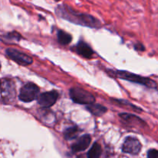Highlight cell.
I'll return each mask as SVG.
<instances>
[{"label": "cell", "mask_w": 158, "mask_h": 158, "mask_svg": "<svg viewBox=\"0 0 158 158\" xmlns=\"http://www.w3.org/2000/svg\"><path fill=\"white\" fill-rule=\"evenodd\" d=\"M55 12L59 17L73 24L92 29L101 27V23L97 18L89 14L77 12L67 5H60L56 8Z\"/></svg>", "instance_id": "cell-1"}, {"label": "cell", "mask_w": 158, "mask_h": 158, "mask_svg": "<svg viewBox=\"0 0 158 158\" xmlns=\"http://www.w3.org/2000/svg\"><path fill=\"white\" fill-rule=\"evenodd\" d=\"M112 74H115L116 77L122 79V80L129 81L134 82V83L140 84V85L146 86L152 89H157V84L152 79L149 77H145L143 76L138 75V74H133L127 71H112Z\"/></svg>", "instance_id": "cell-2"}, {"label": "cell", "mask_w": 158, "mask_h": 158, "mask_svg": "<svg viewBox=\"0 0 158 158\" xmlns=\"http://www.w3.org/2000/svg\"><path fill=\"white\" fill-rule=\"evenodd\" d=\"M16 98V90L14 82L10 79L3 78L1 81V101L5 105H11Z\"/></svg>", "instance_id": "cell-3"}, {"label": "cell", "mask_w": 158, "mask_h": 158, "mask_svg": "<svg viewBox=\"0 0 158 158\" xmlns=\"http://www.w3.org/2000/svg\"><path fill=\"white\" fill-rule=\"evenodd\" d=\"M69 96L73 102L80 105H90L95 102L96 99L94 94L83 88H72L69 90Z\"/></svg>", "instance_id": "cell-4"}, {"label": "cell", "mask_w": 158, "mask_h": 158, "mask_svg": "<svg viewBox=\"0 0 158 158\" xmlns=\"http://www.w3.org/2000/svg\"><path fill=\"white\" fill-rule=\"evenodd\" d=\"M40 94V88L35 84L29 82L21 88L19 99L23 102H30L37 99Z\"/></svg>", "instance_id": "cell-5"}, {"label": "cell", "mask_w": 158, "mask_h": 158, "mask_svg": "<svg viewBox=\"0 0 158 158\" xmlns=\"http://www.w3.org/2000/svg\"><path fill=\"white\" fill-rule=\"evenodd\" d=\"M6 54L9 58L22 66H28L33 62L30 56L14 48H7L6 50Z\"/></svg>", "instance_id": "cell-6"}, {"label": "cell", "mask_w": 158, "mask_h": 158, "mask_svg": "<svg viewBox=\"0 0 158 158\" xmlns=\"http://www.w3.org/2000/svg\"><path fill=\"white\" fill-rule=\"evenodd\" d=\"M141 147L142 145L139 139H137L135 137H132V136H128L125 139L124 142H123L122 150L124 153H130V154L132 155H137L140 153Z\"/></svg>", "instance_id": "cell-7"}, {"label": "cell", "mask_w": 158, "mask_h": 158, "mask_svg": "<svg viewBox=\"0 0 158 158\" xmlns=\"http://www.w3.org/2000/svg\"><path fill=\"white\" fill-rule=\"evenodd\" d=\"M59 98V93L56 91H46L42 93L37 99V102L43 108H49L56 102Z\"/></svg>", "instance_id": "cell-8"}, {"label": "cell", "mask_w": 158, "mask_h": 158, "mask_svg": "<svg viewBox=\"0 0 158 158\" xmlns=\"http://www.w3.org/2000/svg\"><path fill=\"white\" fill-rule=\"evenodd\" d=\"M91 142V137L89 134H85L80 136L72 145V150L74 153L83 151L89 146Z\"/></svg>", "instance_id": "cell-9"}, {"label": "cell", "mask_w": 158, "mask_h": 158, "mask_svg": "<svg viewBox=\"0 0 158 158\" xmlns=\"http://www.w3.org/2000/svg\"><path fill=\"white\" fill-rule=\"evenodd\" d=\"M76 52L85 58L90 59L94 55V50L86 43L83 41H79L75 46Z\"/></svg>", "instance_id": "cell-10"}, {"label": "cell", "mask_w": 158, "mask_h": 158, "mask_svg": "<svg viewBox=\"0 0 158 158\" xmlns=\"http://www.w3.org/2000/svg\"><path fill=\"white\" fill-rule=\"evenodd\" d=\"M120 117L121 118L122 120L126 122L131 125H142L143 123V121L140 119V118L137 117L134 115L129 114V113H121L120 114Z\"/></svg>", "instance_id": "cell-11"}, {"label": "cell", "mask_w": 158, "mask_h": 158, "mask_svg": "<svg viewBox=\"0 0 158 158\" xmlns=\"http://www.w3.org/2000/svg\"><path fill=\"white\" fill-rule=\"evenodd\" d=\"M86 109L92 115L96 116H101L104 113L106 112L107 108L100 104L93 103L90 105H86Z\"/></svg>", "instance_id": "cell-12"}, {"label": "cell", "mask_w": 158, "mask_h": 158, "mask_svg": "<svg viewBox=\"0 0 158 158\" xmlns=\"http://www.w3.org/2000/svg\"><path fill=\"white\" fill-rule=\"evenodd\" d=\"M79 133H80V129L77 125H74V126L66 129L63 132V136L66 139L71 140V139H76L78 136Z\"/></svg>", "instance_id": "cell-13"}, {"label": "cell", "mask_w": 158, "mask_h": 158, "mask_svg": "<svg viewBox=\"0 0 158 158\" xmlns=\"http://www.w3.org/2000/svg\"><path fill=\"white\" fill-rule=\"evenodd\" d=\"M57 40L59 43L63 45L69 44L72 41V36L65 31L60 29L57 32Z\"/></svg>", "instance_id": "cell-14"}, {"label": "cell", "mask_w": 158, "mask_h": 158, "mask_svg": "<svg viewBox=\"0 0 158 158\" xmlns=\"http://www.w3.org/2000/svg\"><path fill=\"white\" fill-rule=\"evenodd\" d=\"M102 153V148L100 144L98 143H94V145L88 151V158H100Z\"/></svg>", "instance_id": "cell-15"}, {"label": "cell", "mask_w": 158, "mask_h": 158, "mask_svg": "<svg viewBox=\"0 0 158 158\" xmlns=\"http://www.w3.org/2000/svg\"><path fill=\"white\" fill-rule=\"evenodd\" d=\"M2 40L5 41V43H12V42H19L21 40V35L16 32L9 33L5 36H2Z\"/></svg>", "instance_id": "cell-16"}, {"label": "cell", "mask_w": 158, "mask_h": 158, "mask_svg": "<svg viewBox=\"0 0 158 158\" xmlns=\"http://www.w3.org/2000/svg\"><path fill=\"white\" fill-rule=\"evenodd\" d=\"M148 158H158V150L151 149L148 152Z\"/></svg>", "instance_id": "cell-17"}, {"label": "cell", "mask_w": 158, "mask_h": 158, "mask_svg": "<svg viewBox=\"0 0 158 158\" xmlns=\"http://www.w3.org/2000/svg\"><path fill=\"white\" fill-rule=\"evenodd\" d=\"M77 158H88L87 156H85V155H80V156H78Z\"/></svg>", "instance_id": "cell-18"}, {"label": "cell", "mask_w": 158, "mask_h": 158, "mask_svg": "<svg viewBox=\"0 0 158 158\" xmlns=\"http://www.w3.org/2000/svg\"><path fill=\"white\" fill-rule=\"evenodd\" d=\"M137 47H138V46H137V45H136V46H135V49H136V48H137ZM140 47H143V45H142V44H140ZM140 50H142L141 48H140Z\"/></svg>", "instance_id": "cell-19"}, {"label": "cell", "mask_w": 158, "mask_h": 158, "mask_svg": "<svg viewBox=\"0 0 158 158\" xmlns=\"http://www.w3.org/2000/svg\"><path fill=\"white\" fill-rule=\"evenodd\" d=\"M56 1H59V0H56Z\"/></svg>", "instance_id": "cell-20"}]
</instances>
